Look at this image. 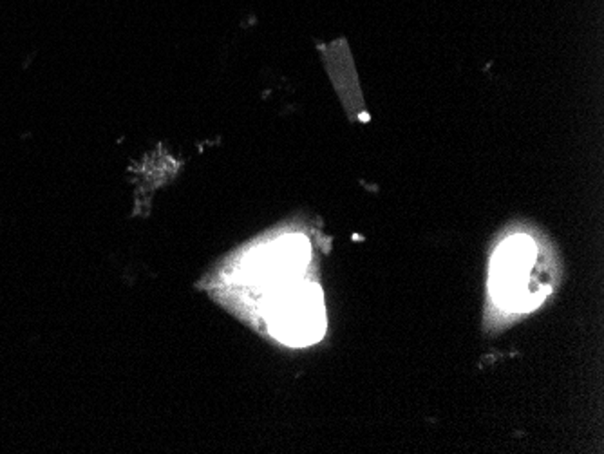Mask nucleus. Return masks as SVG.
<instances>
[{
	"label": "nucleus",
	"mask_w": 604,
	"mask_h": 454,
	"mask_svg": "<svg viewBox=\"0 0 604 454\" xmlns=\"http://www.w3.org/2000/svg\"><path fill=\"white\" fill-rule=\"evenodd\" d=\"M489 285L492 299L503 310L534 312L552 292L549 257L531 236H511L492 256Z\"/></svg>",
	"instance_id": "f257e3e1"
},
{
	"label": "nucleus",
	"mask_w": 604,
	"mask_h": 454,
	"mask_svg": "<svg viewBox=\"0 0 604 454\" xmlns=\"http://www.w3.org/2000/svg\"><path fill=\"white\" fill-rule=\"evenodd\" d=\"M309 261V243L304 236H285L256 248L245 261V275L263 288H278L301 279Z\"/></svg>",
	"instance_id": "7ed1b4c3"
},
{
	"label": "nucleus",
	"mask_w": 604,
	"mask_h": 454,
	"mask_svg": "<svg viewBox=\"0 0 604 454\" xmlns=\"http://www.w3.org/2000/svg\"><path fill=\"white\" fill-rule=\"evenodd\" d=\"M263 315L270 333L287 346H311L326 332L322 290L318 285L302 279L268 290Z\"/></svg>",
	"instance_id": "f03ea898"
}]
</instances>
